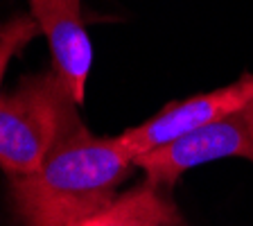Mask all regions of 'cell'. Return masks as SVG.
I'll return each mask as SVG.
<instances>
[{
    "label": "cell",
    "instance_id": "6da1fadb",
    "mask_svg": "<svg viewBox=\"0 0 253 226\" xmlns=\"http://www.w3.org/2000/svg\"><path fill=\"white\" fill-rule=\"evenodd\" d=\"M77 102L63 109L50 152L34 172L9 177V197L21 226H79L118 197L136 168L118 138L95 136Z\"/></svg>",
    "mask_w": 253,
    "mask_h": 226
},
{
    "label": "cell",
    "instance_id": "7a4b0ae2",
    "mask_svg": "<svg viewBox=\"0 0 253 226\" xmlns=\"http://www.w3.org/2000/svg\"><path fill=\"white\" fill-rule=\"evenodd\" d=\"M70 100L54 68L25 77L14 93L0 95V168L7 177L30 174L43 163Z\"/></svg>",
    "mask_w": 253,
    "mask_h": 226
},
{
    "label": "cell",
    "instance_id": "3957f363",
    "mask_svg": "<svg viewBox=\"0 0 253 226\" xmlns=\"http://www.w3.org/2000/svg\"><path fill=\"white\" fill-rule=\"evenodd\" d=\"M221 158H244L253 163V100L168 147L138 156L136 168L147 174L149 181L169 188L188 170Z\"/></svg>",
    "mask_w": 253,
    "mask_h": 226
},
{
    "label": "cell",
    "instance_id": "277c9868",
    "mask_svg": "<svg viewBox=\"0 0 253 226\" xmlns=\"http://www.w3.org/2000/svg\"><path fill=\"white\" fill-rule=\"evenodd\" d=\"M253 100V75H244L237 82L211 93L192 95L188 100L169 102L165 109H161L154 118L140 122L116 136L120 145L133 156L136 163L138 156L154 152V149L168 147L174 140L197 132L201 127L217 122L219 118L228 116L233 111L242 109L244 104Z\"/></svg>",
    "mask_w": 253,
    "mask_h": 226
},
{
    "label": "cell",
    "instance_id": "5b68a950",
    "mask_svg": "<svg viewBox=\"0 0 253 226\" xmlns=\"http://www.w3.org/2000/svg\"><path fill=\"white\" fill-rule=\"evenodd\" d=\"M30 7L41 34L47 39L52 68L73 100L84 104L93 47L82 21V0H30Z\"/></svg>",
    "mask_w": 253,
    "mask_h": 226
},
{
    "label": "cell",
    "instance_id": "8992f818",
    "mask_svg": "<svg viewBox=\"0 0 253 226\" xmlns=\"http://www.w3.org/2000/svg\"><path fill=\"white\" fill-rule=\"evenodd\" d=\"M165 188L168 185L147 179L118 195L106 208L79 226H183V220Z\"/></svg>",
    "mask_w": 253,
    "mask_h": 226
},
{
    "label": "cell",
    "instance_id": "52a82bcc",
    "mask_svg": "<svg viewBox=\"0 0 253 226\" xmlns=\"http://www.w3.org/2000/svg\"><path fill=\"white\" fill-rule=\"evenodd\" d=\"M39 34L41 27L34 21V16H14L5 25H0V84L9 61Z\"/></svg>",
    "mask_w": 253,
    "mask_h": 226
}]
</instances>
